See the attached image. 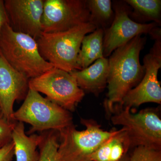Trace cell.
I'll return each instance as SVG.
<instances>
[{
    "label": "cell",
    "mask_w": 161,
    "mask_h": 161,
    "mask_svg": "<svg viewBox=\"0 0 161 161\" xmlns=\"http://www.w3.org/2000/svg\"><path fill=\"white\" fill-rule=\"evenodd\" d=\"M16 122L10 121L4 117L0 118V148L12 141V132Z\"/></svg>",
    "instance_id": "cell-21"
},
{
    "label": "cell",
    "mask_w": 161,
    "mask_h": 161,
    "mask_svg": "<svg viewBox=\"0 0 161 161\" xmlns=\"http://www.w3.org/2000/svg\"><path fill=\"white\" fill-rule=\"evenodd\" d=\"M4 3L11 29L37 40L42 34L44 0H5Z\"/></svg>",
    "instance_id": "cell-11"
},
{
    "label": "cell",
    "mask_w": 161,
    "mask_h": 161,
    "mask_svg": "<svg viewBox=\"0 0 161 161\" xmlns=\"http://www.w3.org/2000/svg\"><path fill=\"white\" fill-rule=\"evenodd\" d=\"M114 18L111 25L104 31L103 56L107 58L115 49L139 35L150 34L156 27L155 23H140L130 17V6L124 1L112 3Z\"/></svg>",
    "instance_id": "cell-10"
},
{
    "label": "cell",
    "mask_w": 161,
    "mask_h": 161,
    "mask_svg": "<svg viewBox=\"0 0 161 161\" xmlns=\"http://www.w3.org/2000/svg\"></svg>",
    "instance_id": "cell-27"
},
{
    "label": "cell",
    "mask_w": 161,
    "mask_h": 161,
    "mask_svg": "<svg viewBox=\"0 0 161 161\" xmlns=\"http://www.w3.org/2000/svg\"><path fill=\"white\" fill-rule=\"evenodd\" d=\"M104 31L101 28H97L84 37L77 61L79 70L104 58Z\"/></svg>",
    "instance_id": "cell-16"
},
{
    "label": "cell",
    "mask_w": 161,
    "mask_h": 161,
    "mask_svg": "<svg viewBox=\"0 0 161 161\" xmlns=\"http://www.w3.org/2000/svg\"><path fill=\"white\" fill-rule=\"evenodd\" d=\"M151 36L155 41L149 53L143 58V77L124 97L121 108H138L147 103H161V87L158 79V70L161 67L160 30L156 31Z\"/></svg>",
    "instance_id": "cell-8"
},
{
    "label": "cell",
    "mask_w": 161,
    "mask_h": 161,
    "mask_svg": "<svg viewBox=\"0 0 161 161\" xmlns=\"http://www.w3.org/2000/svg\"><path fill=\"white\" fill-rule=\"evenodd\" d=\"M83 92L98 95L108 84V59H98L86 68L70 73Z\"/></svg>",
    "instance_id": "cell-13"
},
{
    "label": "cell",
    "mask_w": 161,
    "mask_h": 161,
    "mask_svg": "<svg viewBox=\"0 0 161 161\" xmlns=\"http://www.w3.org/2000/svg\"><path fill=\"white\" fill-rule=\"evenodd\" d=\"M1 117H3V111H2V108H1V105H0V118Z\"/></svg>",
    "instance_id": "cell-25"
},
{
    "label": "cell",
    "mask_w": 161,
    "mask_h": 161,
    "mask_svg": "<svg viewBox=\"0 0 161 161\" xmlns=\"http://www.w3.org/2000/svg\"><path fill=\"white\" fill-rule=\"evenodd\" d=\"M14 155V145L13 141L0 148V161H12Z\"/></svg>",
    "instance_id": "cell-22"
},
{
    "label": "cell",
    "mask_w": 161,
    "mask_h": 161,
    "mask_svg": "<svg viewBox=\"0 0 161 161\" xmlns=\"http://www.w3.org/2000/svg\"><path fill=\"white\" fill-rule=\"evenodd\" d=\"M13 119L30 125L29 134L50 130L59 132L73 124L69 111L30 88L23 104L14 112Z\"/></svg>",
    "instance_id": "cell-4"
},
{
    "label": "cell",
    "mask_w": 161,
    "mask_h": 161,
    "mask_svg": "<svg viewBox=\"0 0 161 161\" xmlns=\"http://www.w3.org/2000/svg\"><path fill=\"white\" fill-rule=\"evenodd\" d=\"M91 15L90 23L96 29L104 31L109 27L114 18V12L110 0H86Z\"/></svg>",
    "instance_id": "cell-18"
},
{
    "label": "cell",
    "mask_w": 161,
    "mask_h": 161,
    "mask_svg": "<svg viewBox=\"0 0 161 161\" xmlns=\"http://www.w3.org/2000/svg\"><path fill=\"white\" fill-rule=\"evenodd\" d=\"M6 24H8V18L6 8H5L4 1L0 0V31L3 26Z\"/></svg>",
    "instance_id": "cell-23"
},
{
    "label": "cell",
    "mask_w": 161,
    "mask_h": 161,
    "mask_svg": "<svg viewBox=\"0 0 161 161\" xmlns=\"http://www.w3.org/2000/svg\"><path fill=\"white\" fill-rule=\"evenodd\" d=\"M130 156L129 154H127L123 158L119 161H129L130 160Z\"/></svg>",
    "instance_id": "cell-24"
},
{
    "label": "cell",
    "mask_w": 161,
    "mask_h": 161,
    "mask_svg": "<svg viewBox=\"0 0 161 161\" xmlns=\"http://www.w3.org/2000/svg\"><path fill=\"white\" fill-rule=\"evenodd\" d=\"M39 145L38 161H60L58 150L59 136L58 131L50 130L43 132Z\"/></svg>",
    "instance_id": "cell-19"
},
{
    "label": "cell",
    "mask_w": 161,
    "mask_h": 161,
    "mask_svg": "<svg viewBox=\"0 0 161 161\" xmlns=\"http://www.w3.org/2000/svg\"><path fill=\"white\" fill-rule=\"evenodd\" d=\"M29 79L14 69L0 53V105L4 118L13 119L15 102L25 99Z\"/></svg>",
    "instance_id": "cell-12"
},
{
    "label": "cell",
    "mask_w": 161,
    "mask_h": 161,
    "mask_svg": "<svg viewBox=\"0 0 161 161\" xmlns=\"http://www.w3.org/2000/svg\"><path fill=\"white\" fill-rule=\"evenodd\" d=\"M126 130L122 128L103 143L92 155V161H119L131 148Z\"/></svg>",
    "instance_id": "cell-15"
},
{
    "label": "cell",
    "mask_w": 161,
    "mask_h": 161,
    "mask_svg": "<svg viewBox=\"0 0 161 161\" xmlns=\"http://www.w3.org/2000/svg\"><path fill=\"white\" fill-rule=\"evenodd\" d=\"M0 53L14 69L29 80L54 67L41 57L36 40L14 31L8 24L0 31Z\"/></svg>",
    "instance_id": "cell-2"
},
{
    "label": "cell",
    "mask_w": 161,
    "mask_h": 161,
    "mask_svg": "<svg viewBox=\"0 0 161 161\" xmlns=\"http://www.w3.org/2000/svg\"><path fill=\"white\" fill-rule=\"evenodd\" d=\"M90 19L86 0H44L42 33L66 31Z\"/></svg>",
    "instance_id": "cell-9"
},
{
    "label": "cell",
    "mask_w": 161,
    "mask_h": 161,
    "mask_svg": "<svg viewBox=\"0 0 161 161\" xmlns=\"http://www.w3.org/2000/svg\"><path fill=\"white\" fill-rule=\"evenodd\" d=\"M41 138V134L26 135L24 123L22 122H16L12 132L16 160L38 161L39 152L37 149Z\"/></svg>",
    "instance_id": "cell-14"
},
{
    "label": "cell",
    "mask_w": 161,
    "mask_h": 161,
    "mask_svg": "<svg viewBox=\"0 0 161 161\" xmlns=\"http://www.w3.org/2000/svg\"><path fill=\"white\" fill-rule=\"evenodd\" d=\"M29 86L69 111H74L85 95L69 73L55 67L30 79Z\"/></svg>",
    "instance_id": "cell-7"
},
{
    "label": "cell",
    "mask_w": 161,
    "mask_h": 161,
    "mask_svg": "<svg viewBox=\"0 0 161 161\" xmlns=\"http://www.w3.org/2000/svg\"><path fill=\"white\" fill-rule=\"evenodd\" d=\"M95 29V25L89 22L66 31L42 33L36 40L39 53L56 68L69 73L79 70L77 61L81 42L86 35Z\"/></svg>",
    "instance_id": "cell-3"
},
{
    "label": "cell",
    "mask_w": 161,
    "mask_h": 161,
    "mask_svg": "<svg viewBox=\"0 0 161 161\" xmlns=\"http://www.w3.org/2000/svg\"><path fill=\"white\" fill-rule=\"evenodd\" d=\"M80 122L85 130H76L73 124L58 132L60 161H91L93 153L118 131H105L92 119H81Z\"/></svg>",
    "instance_id": "cell-5"
},
{
    "label": "cell",
    "mask_w": 161,
    "mask_h": 161,
    "mask_svg": "<svg viewBox=\"0 0 161 161\" xmlns=\"http://www.w3.org/2000/svg\"><path fill=\"white\" fill-rule=\"evenodd\" d=\"M129 161H161V150L146 147H135Z\"/></svg>",
    "instance_id": "cell-20"
},
{
    "label": "cell",
    "mask_w": 161,
    "mask_h": 161,
    "mask_svg": "<svg viewBox=\"0 0 161 161\" xmlns=\"http://www.w3.org/2000/svg\"></svg>",
    "instance_id": "cell-26"
},
{
    "label": "cell",
    "mask_w": 161,
    "mask_h": 161,
    "mask_svg": "<svg viewBox=\"0 0 161 161\" xmlns=\"http://www.w3.org/2000/svg\"><path fill=\"white\" fill-rule=\"evenodd\" d=\"M125 2L130 6V17L135 22L145 23L152 21L161 25V1L160 0H126Z\"/></svg>",
    "instance_id": "cell-17"
},
{
    "label": "cell",
    "mask_w": 161,
    "mask_h": 161,
    "mask_svg": "<svg viewBox=\"0 0 161 161\" xmlns=\"http://www.w3.org/2000/svg\"><path fill=\"white\" fill-rule=\"evenodd\" d=\"M146 41L145 38L139 35L109 56L108 92L104 103L109 115L121 109L124 97L143 77L145 69L140 61V54Z\"/></svg>",
    "instance_id": "cell-1"
},
{
    "label": "cell",
    "mask_w": 161,
    "mask_h": 161,
    "mask_svg": "<svg viewBox=\"0 0 161 161\" xmlns=\"http://www.w3.org/2000/svg\"><path fill=\"white\" fill-rule=\"evenodd\" d=\"M125 107L111 117L112 124L126 130L131 147H146L161 150V119L158 112L152 108L132 113Z\"/></svg>",
    "instance_id": "cell-6"
}]
</instances>
